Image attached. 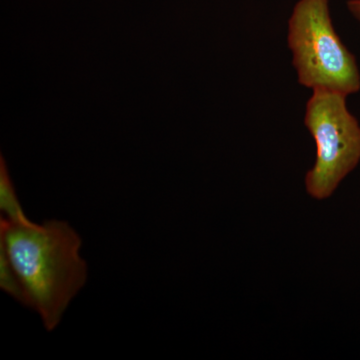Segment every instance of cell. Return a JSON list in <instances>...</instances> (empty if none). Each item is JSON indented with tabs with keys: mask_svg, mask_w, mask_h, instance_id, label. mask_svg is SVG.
Returning a JSON list of instances; mask_svg holds the SVG:
<instances>
[{
	"mask_svg": "<svg viewBox=\"0 0 360 360\" xmlns=\"http://www.w3.org/2000/svg\"><path fill=\"white\" fill-rule=\"evenodd\" d=\"M4 245L25 288L30 309L53 331L87 281L79 234L63 220L15 224L0 219Z\"/></svg>",
	"mask_w": 360,
	"mask_h": 360,
	"instance_id": "cell-1",
	"label": "cell"
},
{
	"mask_svg": "<svg viewBox=\"0 0 360 360\" xmlns=\"http://www.w3.org/2000/svg\"><path fill=\"white\" fill-rule=\"evenodd\" d=\"M288 44L302 86L347 96L359 91L356 59L335 32L328 0L296 4L288 21Z\"/></svg>",
	"mask_w": 360,
	"mask_h": 360,
	"instance_id": "cell-2",
	"label": "cell"
},
{
	"mask_svg": "<svg viewBox=\"0 0 360 360\" xmlns=\"http://www.w3.org/2000/svg\"><path fill=\"white\" fill-rule=\"evenodd\" d=\"M347 97L314 90L307 103L304 124L314 137L316 160L305 188L315 200L330 198L360 161V125L348 110Z\"/></svg>",
	"mask_w": 360,
	"mask_h": 360,
	"instance_id": "cell-3",
	"label": "cell"
},
{
	"mask_svg": "<svg viewBox=\"0 0 360 360\" xmlns=\"http://www.w3.org/2000/svg\"><path fill=\"white\" fill-rule=\"evenodd\" d=\"M0 212L1 217L13 224H30L33 222L26 217L20 205L4 158L0 160Z\"/></svg>",
	"mask_w": 360,
	"mask_h": 360,
	"instance_id": "cell-4",
	"label": "cell"
},
{
	"mask_svg": "<svg viewBox=\"0 0 360 360\" xmlns=\"http://www.w3.org/2000/svg\"><path fill=\"white\" fill-rule=\"evenodd\" d=\"M0 288L30 309V302L4 245L0 243Z\"/></svg>",
	"mask_w": 360,
	"mask_h": 360,
	"instance_id": "cell-5",
	"label": "cell"
},
{
	"mask_svg": "<svg viewBox=\"0 0 360 360\" xmlns=\"http://www.w3.org/2000/svg\"><path fill=\"white\" fill-rule=\"evenodd\" d=\"M348 11L354 15L355 20L360 22V0H349L347 2Z\"/></svg>",
	"mask_w": 360,
	"mask_h": 360,
	"instance_id": "cell-6",
	"label": "cell"
}]
</instances>
